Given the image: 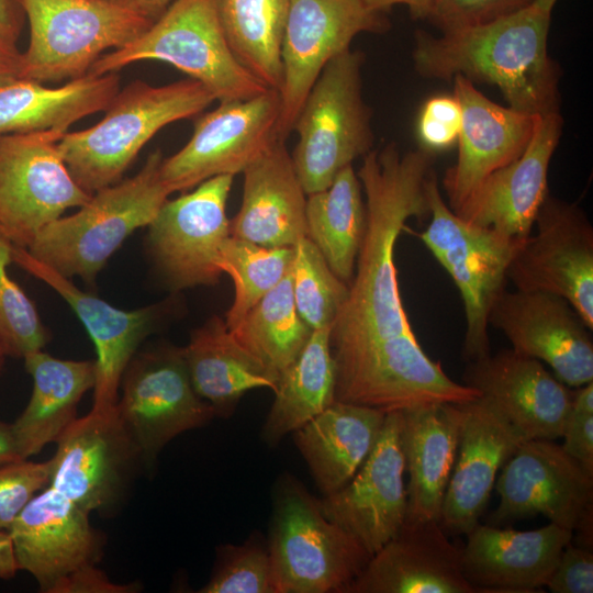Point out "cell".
I'll return each instance as SVG.
<instances>
[{
  "mask_svg": "<svg viewBox=\"0 0 593 593\" xmlns=\"http://www.w3.org/2000/svg\"><path fill=\"white\" fill-rule=\"evenodd\" d=\"M215 100L206 87L191 78L164 86L135 80L118 91L97 124L66 132L58 150L74 180L92 194L121 181L158 131L199 114Z\"/></svg>",
  "mask_w": 593,
  "mask_h": 593,
  "instance_id": "cell-3",
  "label": "cell"
},
{
  "mask_svg": "<svg viewBox=\"0 0 593 593\" xmlns=\"http://www.w3.org/2000/svg\"><path fill=\"white\" fill-rule=\"evenodd\" d=\"M238 213L230 235L266 247H294L306 237V197L286 141L277 139L244 171Z\"/></svg>",
  "mask_w": 593,
  "mask_h": 593,
  "instance_id": "cell-28",
  "label": "cell"
},
{
  "mask_svg": "<svg viewBox=\"0 0 593 593\" xmlns=\"http://www.w3.org/2000/svg\"><path fill=\"white\" fill-rule=\"evenodd\" d=\"M562 125L560 112L537 115L522 155L489 175L454 212L473 225L511 237H528L549 193L548 171Z\"/></svg>",
  "mask_w": 593,
  "mask_h": 593,
  "instance_id": "cell-24",
  "label": "cell"
},
{
  "mask_svg": "<svg viewBox=\"0 0 593 593\" xmlns=\"http://www.w3.org/2000/svg\"><path fill=\"white\" fill-rule=\"evenodd\" d=\"M494 526L542 515L575 530L593 511V472L549 439H527L501 469Z\"/></svg>",
  "mask_w": 593,
  "mask_h": 593,
  "instance_id": "cell-17",
  "label": "cell"
},
{
  "mask_svg": "<svg viewBox=\"0 0 593 593\" xmlns=\"http://www.w3.org/2000/svg\"><path fill=\"white\" fill-rule=\"evenodd\" d=\"M21 52L0 35V86L21 79Z\"/></svg>",
  "mask_w": 593,
  "mask_h": 593,
  "instance_id": "cell-49",
  "label": "cell"
},
{
  "mask_svg": "<svg viewBox=\"0 0 593 593\" xmlns=\"http://www.w3.org/2000/svg\"><path fill=\"white\" fill-rule=\"evenodd\" d=\"M115 409L137 444L146 467L178 435L215 417L194 391L183 348L157 344L137 351L122 376Z\"/></svg>",
  "mask_w": 593,
  "mask_h": 593,
  "instance_id": "cell-10",
  "label": "cell"
},
{
  "mask_svg": "<svg viewBox=\"0 0 593 593\" xmlns=\"http://www.w3.org/2000/svg\"><path fill=\"white\" fill-rule=\"evenodd\" d=\"M534 0H436L428 21L441 33L489 23L512 14Z\"/></svg>",
  "mask_w": 593,
  "mask_h": 593,
  "instance_id": "cell-43",
  "label": "cell"
},
{
  "mask_svg": "<svg viewBox=\"0 0 593 593\" xmlns=\"http://www.w3.org/2000/svg\"><path fill=\"white\" fill-rule=\"evenodd\" d=\"M426 193L430 220L417 236L459 290L466 320L462 356L473 361L491 353L489 313L505 290L507 269L527 237H511L461 219L443 199L434 172Z\"/></svg>",
  "mask_w": 593,
  "mask_h": 593,
  "instance_id": "cell-9",
  "label": "cell"
},
{
  "mask_svg": "<svg viewBox=\"0 0 593 593\" xmlns=\"http://www.w3.org/2000/svg\"><path fill=\"white\" fill-rule=\"evenodd\" d=\"M507 269L515 289L566 299L593 329V227L575 203L547 194Z\"/></svg>",
  "mask_w": 593,
  "mask_h": 593,
  "instance_id": "cell-16",
  "label": "cell"
},
{
  "mask_svg": "<svg viewBox=\"0 0 593 593\" xmlns=\"http://www.w3.org/2000/svg\"><path fill=\"white\" fill-rule=\"evenodd\" d=\"M118 72L87 74L58 87L15 79L0 86V135L68 127L104 111L120 90Z\"/></svg>",
  "mask_w": 593,
  "mask_h": 593,
  "instance_id": "cell-33",
  "label": "cell"
},
{
  "mask_svg": "<svg viewBox=\"0 0 593 593\" xmlns=\"http://www.w3.org/2000/svg\"><path fill=\"white\" fill-rule=\"evenodd\" d=\"M11 257L12 261L56 291L79 317L97 350V379L91 410L113 409L125 368L155 327L157 307L133 311L118 309L83 292L71 279L32 257L25 247L12 245Z\"/></svg>",
  "mask_w": 593,
  "mask_h": 593,
  "instance_id": "cell-23",
  "label": "cell"
},
{
  "mask_svg": "<svg viewBox=\"0 0 593 593\" xmlns=\"http://www.w3.org/2000/svg\"><path fill=\"white\" fill-rule=\"evenodd\" d=\"M388 26L384 14L370 10L361 0H291L281 45L278 139L286 141L293 131L300 109L324 67L350 49L358 34L385 32Z\"/></svg>",
  "mask_w": 593,
  "mask_h": 593,
  "instance_id": "cell-15",
  "label": "cell"
},
{
  "mask_svg": "<svg viewBox=\"0 0 593 593\" xmlns=\"http://www.w3.org/2000/svg\"><path fill=\"white\" fill-rule=\"evenodd\" d=\"M363 56L348 49L333 58L310 89L293 125L291 154L306 194L327 188L373 145L371 111L362 96Z\"/></svg>",
  "mask_w": 593,
  "mask_h": 593,
  "instance_id": "cell-8",
  "label": "cell"
},
{
  "mask_svg": "<svg viewBox=\"0 0 593 593\" xmlns=\"http://www.w3.org/2000/svg\"><path fill=\"white\" fill-rule=\"evenodd\" d=\"M89 515L48 485L9 528L19 570L29 572L41 592L55 593L69 575L101 559L103 536Z\"/></svg>",
  "mask_w": 593,
  "mask_h": 593,
  "instance_id": "cell-20",
  "label": "cell"
},
{
  "mask_svg": "<svg viewBox=\"0 0 593 593\" xmlns=\"http://www.w3.org/2000/svg\"><path fill=\"white\" fill-rule=\"evenodd\" d=\"M22 0H0V35L16 44L25 22Z\"/></svg>",
  "mask_w": 593,
  "mask_h": 593,
  "instance_id": "cell-48",
  "label": "cell"
},
{
  "mask_svg": "<svg viewBox=\"0 0 593 593\" xmlns=\"http://www.w3.org/2000/svg\"><path fill=\"white\" fill-rule=\"evenodd\" d=\"M466 536L462 572L477 593H530L546 585L573 532L550 522L525 532L479 523Z\"/></svg>",
  "mask_w": 593,
  "mask_h": 593,
  "instance_id": "cell-27",
  "label": "cell"
},
{
  "mask_svg": "<svg viewBox=\"0 0 593 593\" xmlns=\"http://www.w3.org/2000/svg\"><path fill=\"white\" fill-rule=\"evenodd\" d=\"M267 542L277 593H347L371 557L291 474L276 484Z\"/></svg>",
  "mask_w": 593,
  "mask_h": 593,
  "instance_id": "cell-6",
  "label": "cell"
},
{
  "mask_svg": "<svg viewBox=\"0 0 593 593\" xmlns=\"http://www.w3.org/2000/svg\"><path fill=\"white\" fill-rule=\"evenodd\" d=\"M293 248L291 279L296 311L312 331L331 328L347 300L349 286L332 271L307 237Z\"/></svg>",
  "mask_w": 593,
  "mask_h": 593,
  "instance_id": "cell-39",
  "label": "cell"
},
{
  "mask_svg": "<svg viewBox=\"0 0 593 593\" xmlns=\"http://www.w3.org/2000/svg\"><path fill=\"white\" fill-rule=\"evenodd\" d=\"M347 593H477L466 580L461 548L438 521H405L372 555Z\"/></svg>",
  "mask_w": 593,
  "mask_h": 593,
  "instance_id": "cell-26",
  "label": "cell"
},
{
  "mask_svg": "<svg viewBox=\"0 0 593 593\" xmlns=\"http://www.w3.org/2000/svg\"><path fill=\"white\" fill-rule=\"evenodd\" d=\"M48 130L0 135V227L12 245L27 247L35 235L91 194L71 177Z\"/></svg>",
  "mask_w": 593,
  "mask_h": 593,
  "instance_id": "cell-11",
  "label": "cell"
},
{
  "mask_svg": "<svg viewBox=\"0 0 593 593\" xmlns=\"http://www.w3.org/2000/svg\"><path fill=\"white\" fill-rule=\"evenodd\" d=\"M561 447L593 472V381L572 391Z\"/></svg>",
  "mask_w": 593,
  "mask_h": 593,
  "instance_id": "cell-45",
  "label": "cell"
},
{
  "mask_svg": "<svg viewBox=\"0 0 593 593\" xmlns=\"http://www.w3.org/2000/svg\"><path fill=\"white\" fill-rule=\"evenodd\" d=\"M137 583L119 584L112 582L97 564L85 567L67 579L55 590V593H131L138 591Z\"/></svg>",
  "mask_w": 593,
  "mask_h": 593,
  "instance_id": "cell-47",
  "label": "cell"
},
{
  "mask_svg": "<svg viewBox=\"0 0 593 593\" xmlns=\"http://www.w3.org/2000/svg\"><path fill=\"white\" fill-rule=\"evenodd\" d=\"M305 214L306 237L349 286L366 226L362 187L353 165L343 168L327 188L307 194Z\"/></svg>",
  "mask_w": 593,
  "mask_h": 593,
  "instance_id": "cell-35",
  "label": "cell"
},
{
  "mask_svg": "<svg viewBox=\"0 0 593 593\" xmlns=\"http://www.w3.org/2000/svg\"><path fill=\"white\" fill-rule=\"evenodd\" d=\"M18 571L19 567L9 532L0 530V579H13Z\"/></svg>",
  "mask_w": 593,
  "mask_h": 593,
  "instance_id": "cell-51",
  "label": "cell"
},
{
  "mask_svg": "<svg viewBox=\"0 0 593 593\" xmlns=\"http://www.w3.org/2000/svg\"><path fill=\"white\" fill-rule=\"evenodd\" d=\"M489 325L501 331L516 353L546 362L566 385L593 381L592 329L566 299L505 289L490 310Z\"/></svg>",
  "mask_w": 593,
  "mask_h": 593,
  "instance_id": "cell-19",
  "label": "cell"
},
{
  "mask_svg": "<svg viewBox=\"0 0 593 593\" xmlns=\"http://www.w3.org/2000/svg\"><path fill=\"white\" fill-rule=\"evenodd\" d=\"M459 407L457 457L438 521L452 536L467 535L479 524L496 474L527 440L482 396L459 403Z\"/></svg>",
  "mask_w": 593,
  "mask_h": 593,
  "instance_id": "cell-21",
  "label": "cell"
},
{
  "mask_svg": "<svg viewBox=\"0 0 593 593\" xmlns=\"http://www.w3.org/2000/svg\"><path fill=\"white\" fill-rule=\"evenodd\" d=\"M30 26L21 79L45 82L87 75L110 48L118 49L155 21L133 0H22Z\"/></svg>",
  "mask_w": 593,
  "mask_h": 593,
  "instance_id": "cell-5",
  "label": "cell"
},
{
  "mask_svg": "<svg viewBox=\"0 0 593 593\" xmlns=\"http://www.w3.org/2000/svg\"><path fill=\"white\" fill-rule=\"evenodd\" d=\"M280 105V93L272 89L249 99L220 100L197 118L188 143L163 159L164 184L174 193L243 172L278 139Z\"/></svg>",
  "mask_w": 593,
  "mask_h": 593,
  "instance_id": "cell-13",
  "label": "cell"
},
{
  "mask_svg": "<svg viewBox=\"0 0 593 593\" xmlns=\"http://www.w3.org/2000/svg\"><path fill=\"white\" fill-rule=\"evenodd\" d=\"M226 41L240 65L280 92L281 45L291 0H215Z\"/></svg>",
  "mask_w": 593,
  "mask_h": 593,
  "instance_id": "cell-36",
  "label": "cell"
},
{
  "mask_svg": "<svg viewBox=\"0 0 593 593\" xmlns=\"http://www.w3.org/2000/svg\"><path fill=\"white\" fill-rule=\"evenodd\" d=\"M23 359L33 379V390L26 407L11 427L20 457L29 459L55 443L77 418L79 402L94 388L97 363L60 359L42 350Z\"/></svg>",
  "mask_w": 593,
  "mask_h": 593,
  "instance_id": "cell-31",
  "label": "cell"
},
{
  "mask_svg": "<svg viewBox=\"0 0 593 593\" xmlns=\"http://www.w3.org/2000/svg\"><path fill=\"white\" fill-rule=\"evenodd\" d=\"M401 411L388 412L380 435L355 475L320 500L323 514L372 556L401 529L406 517Z\"/></svg>",
  "mask_w": 593,
  "mask_h": 593,
  "instance_id": "cell-18",
  "label": "cell"
},
{
  "mask_svg": "<svg viewBox=\"0 0 593 593\" xmlns=\"http://www.w3.org/2000/svg\"><path fill=\"white\" fill-rule=\"evenodd\" d=\"M558 0H534L533 4H535L538 9L542 10L546 13L552 12V9Z\"/></svg>",
  "mask_w": 593,
  "mask_h": 593,
  "instance_id": "cell-54",
  "label": "cell"
},
{
  "mask_svg": "<svg viewBox=\"0 0 593 593\" xmlns=\"http://www.w3.org/2000/svg\"><path fill=\"white\" fill-rule=\"evenodd\" d=\"M230 331L251 355L280 376L300 355L312 333L294 304L291 269Z\"/></svg>",
  "mask_w": 593,
  "mask_h": 593,
  "instance_id": "cell-37",
  "label": "cell"
},
{
  "mask_svg": "<svg viewBox=\"0 0 593 593\" xmlns=\"http://www.w3.org/2000/svg\"><path fill=\"white\" fill-rule=\"evenodd\" d=\"M545 586L552 593H592V549L567 544Z\"/></svg>",
  "mask_w": 593,
  "mask_h": 593,
  "instance_id": "cell-46",
  "label": "cell"
},
{
  "mask_svg": "<svg viewBox=\"0 0 593 593\" xmlns=\"http://www.w3.org/2000/svg\"><path fill=\"white\" fill-rule=\"evenodd\" d=\"M385 415L378 409L334 401L292 433L323 496L355 475L371 452Z\"/></svg>",
  "mask_w": 593,
  "mask_h": 593,
  "instance_id": "cell-30",
  "label": "cell"
},
{
  "mask_svg": "<svg viewBox=\"0 0 593 593\" xmlns=\"http://www.w3.org/2000/svg\"><path fill=\"white\" fill-rule=\"evenodd\" d=\"M234 176L212 177L174 200H166L148 225L147 247L172 290L213 286L222 244L230 236L226 203Z\"/></svg>",
  "mask_w": 593,
  "mask_h": 593,
  "instance_id": "cell-14",
  "label": "cell"
},
{
  "mask_svg": "<svg viewBox=\"0 0 593 593\" xmlns=\"http://www.w3.org/2000/svg\"><path fill=\"white\" fill-rule=\"evenodd\" d=\"M51 462L19 459L0 465V530H9L29 502L49 485Z\"/></svg>",
  "mask_w": 593,
  "mask_h": 593,
  "instance_id": "cell-42",
  "label": "cell"
},
{
  "mask_svg": "<svg viewBox=\"0 0 593 593\" xmlns=\"http://www.w3.org/2000/svg\"><path fill=\"white\" fill-rule=\"evenodd\" d=\"M370 10L385 13L395 4H405L414 19H428L436 0H361Z\"/></svg>",
  "mask_w": 593,
  "mask_h": 593,
  "instance_id": "cell-50",
  "label": "cell"
},
{
  "mask_svg": "<svg viewBox=\"0 0 593 593\" xmlns=\"http://www.w3.org/2000/svg\"><path fill=\"white\" fill-rule=\"evenodd\" d=\"M462 381L526 439L555 440L562 436L572 391L541 361L503 348L468 361Z\"/></svg>",
  "mask_w": 593,
  "mask_h": 593,
  "instance_id": "cell-22",
  "label": "cell"
},
{
  "mask_svg": "<svg viewBox=\"0 0 593 593\" xmlns=\"http://www.w3.org/2000/svg\"><path fill=\"white\" fill-rule=\"evenodd\" d=\"M0 237H3V234H2V230H1V227H0Z\"/></svg>",
  "mask_w": 593,
  "mask_h": 593,
  "instance_id": "cell-56",
  "label": "cell"
},
{
  "mask_svg": "<svg viewBox=\"0 0 593 593\" xmlns=\"http://www.w3.org/2000/svg\"><path fill=\"white\" fill-rule=\"evenodd\" d=\"M141 9L148 13L154 19L161 14L169 3L175 0H133Z\"/></svg>",
  "mask_w": 593,
  "mask_h": 593,
  "instance_id": "cell-53",
  "label": "cell"
},
{
  "mask_svg": "<svg viewBox=\"0 0 593 593\" xmlns=\"http://www.w3.org/2000/svg\"><path fill=\"white\" fill-rule=\"evenodd\" d=\"M331 328L312 331L296 359L283 370L275 400L261 428V439L277 446L335 401V361L329 345Z\"/></svg>",
  "mask_w": 593,
  "mask_h": 593,
  "instance_id": "cell-34",
  "label": "cell"
},
{
  "mask_svg": "<svg viewBox=\"0 0 593 593\" xmlns=\"http://www.w3.org/2000/svg\"><path fill=\"white\" fill-rule=\"evenodd\" d=\"M462 121L456 163L446 170L443 188L456 211L492 172L508 165L527 147L536 116L500 105L465 76L454 77Z\"/></svg>",
  "mask_w": 593,
  "mask_h": 593,
  "instance_id": "cell-25",
  "label": "cell"
},
{
  "mask_svg": "<svg viewBox=\"0 0 593 593\" xmlns=\"http://www.w3.org/2000/svg\"><path fill=\"white\" fill-rule=\"evenodd\" d=\"M293 247H266L230 235L222 244L219 267L234 283V299L226 312L228 329L235 328L255 304L290 271Z\"/></svg>",
  "mask_w": 593,
  "mask_h": 593,
  "instance_id": "cell-38",
  "label": "cell"
},
{
  "mask_svg": "<svg viewBox=\"0 0 593 593\" xmlns=\"http://www.w3.org/2000/svg\"><path fill=\"white\" fill-rule=\"evenodd\" d=\"M167 63L206 87L217 101L267 90L234 56L215 0H175L138 37L103 54L88 74L118 72L133 63Z\"/></svg>",
  "mask_w": 593,
  "mask_h": 593,
  "instance_id": "cell-7",
  "label": "cell"
},
{
  "mask_svg": "<svg viewBox=\"0 0 593 593\" xmlns=\"http://www.w3.org/2000/svg\"><path fill=\"white\" fill-rule=\"evenodd\" d=\"M160 150L131 178L102 188L68 216L44 226L27 245L32 257L69 279L96 280L108 259L137 228L148 226L171 194L160 177Z\"/></svg>",
  "mask_w": 593,
  "mask_h": 593,
  "instance_id": "cell-4",
  "label": "cell"
},
{
  "mask_svg": "<svg viewBox=\"0 0 593 593\" xmlns=\"http://www.w3.org/2000/svg\"><path fill=\"white\" fill-rule=\"evenodd\" d=\"M462 111L455 94H437L427 99L416 122L421 148L428 153L445 150L457 143Z\"/></svg>",
  "mask_w": 593,
  "mask_h": 593,
  "instance_id": "cell-44",
  "label": "cell"
},
{
  "mask_svg": "<svg viewBox=\"0 0 593 593\" xmlns=\"http://www.w3.org/2000/svg\"><path fill=\"white\" fill-rule=\"evenodd\" d=\"M183 354L195 393L219 417H230L249 390L275 391L279 379L236 339L225 320L216 315L192 332Z\"/></svg>",
  "mask_w": 593,
  "mask_h": 593,
  "instance_id": "cell-32",
  "label": "cell"
},
{
  "mask_svg": "<svg viewBox=\"0 0 593 593\" xmlns=\"http://www.w3.org/2000/svg\"><path fill=\"white\" fill-rule=\"evenodd\" d=\"M12 243L0 237V345L7 356L24 358L49 339L34 303L8 275Z\"/></svg>",
  "mask_w": 593,
  "mask_h": 593,
  "instance_id": "cell-41",
  "label": "cell"
},
{
  "mask_svg": "<svg viewBox=\"0 0 593 593\" xmlns=\"http://www.w3.org/2000/svg\"><path fill=\"white\" fill-rule=\"evenodd\" d=\"M22 459L18 452L11 423L0 421V465Z\"/></svg>",
  "mask_w": 593,
  "mask_h": 593,
  "instance_id": "cell-52",
  "label": "cell"
},
{
  "mask_svg": "<svg viewBox=\"0 0 593 593\" xmlns=\"http://www.w3.org/2000/svg\"><path fill=\"white\" fill-rule=\"evenodd\" d=\"M5 357H7V354L4 349L2 348V346L0 345V376L4 367Z\"/></svg>",
  "mask_w": 593,
  "mask_h": 593,
  "instance_id": "cell-55",
  "label": "cell"
},
{
  "mask_svg": "<svg viewBox=\"0 0 593 593\" xmlns=\"http://www.w3.org/2000/svg\"><path fill=\"white\" fill-rule=\"evenodd\" d=\"M55 443L49 486L88 513L116 510L136 471L145 467L115 406L77 417Z\"/></svg>",
  "mask_w": 593,
  "mask_h": 593,
  "instance_id": "cell-12",
  "label": "cell"
},
{
  "mask_svg": "<svg viewBox=\"0 0 593 593\" xmlns=\"http://www.w3.org/2000/svg\"><path fill=\"white\" fill-rule=\"evenodd\" d=\"M401 439L409 474L405 521H439L457 457L459 403H438L401 411Z\"/></svg>",
  "mask_w": 593,
  "mask_h": 593,
  "instance_id": "cell-29",
  "label": "cell"
},
{
  "mask_svg": "<svg viewBox=\"0 0 593 593\" xmlns=\"http://www.w3.org/2000/svg\"><path fill=\"white\" fill-rule=\"evenodd\" d=\"M551 14L529 4L485 24L441 33L417 31L413 64L419 76L457 75L499 88L507 107L537 116L560 112V70L548 54Z\"/></svg>",
  "mask_w": 593,
  "mask_h": 593,
  "instance_id": "cell-2",
  "label": "cell"
},
{
  "mask_svg": "<svg viewBox=\"0 0 593 593\" xmlns=\"http://www.w3.org/2000/svg\"><path fill=\"white\" fill-rule=\"evenodd\" d=\"M198 592L277 593L267 540L251 535L242 544L219 546L210 579Z\"/></svg>",
  "mask_w": 593,
  "mask_h": 593,
  "instance_id": "cell-40",
  "label": "cell"
},
{
  "mask_svg": "<svg viewBox=\"0 0 593 593\" xmlns=\"http://www.w3.org/2000/svg\"><path fill=\"white\" fill-rule=\"evenodd\" d=\"M433 154H402L395 144L370 150L357 171L366 198V226L346 302L329 332L335 367L378 344L414 333L398 283L395 244L411 217L428 216Z\"/></svg>",
  "mask_w": 593,
  "mask_h": 593,
  "instance_id": "cell-1",
  "label": "cell"
}]
</instances>
